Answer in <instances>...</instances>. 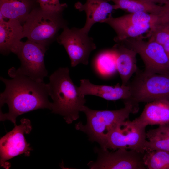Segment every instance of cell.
<instances>
[{"mask_svg":"<svg viewBox=\"0 0 169 169\" xmlns=\"http://www.w3.org/2000/svg\"><path fill=\"white\" fill-rule=\"evenodd\" d=\"M10 76L12 79L0 78L5 85L4 90L0 95V108L6 104L9 108L6 113L0 110V121L9 120L15 125L16 118L23 114L40 109L51 110L52 102L48 99V83L21 75Z\"/></svg>","mask_w":169,"mask_h":169,"instance_id":"cell-1","label":"cell"},{"mask_svg":"<svg viewBox=\"0 0 169 169\" xmlns=\"http://www.w3.org/2000/svg\"><path fill=\"white\" fill-rule=\"evenodd\" d=\"M48 84L52 112L61 115L68 124L79 119L86 99L71 79L69 68H59L50 76Z\"/></svg>","mask_w":169,"mask_h":169,"instance_id":"cell-2","label":"cell"},{"mask_svg":"<svg viewBox=\"0 0 169 169\" xmlns=\"http://www.w3.org/2000/svg\"><path fill=\"white\" fill-rule=\"evenodd\" d=\"M124 107L115 110H97L85 105L81 112L86 116V123L79 122L75 125L77 130L86 134L89 140L98 143L105 149L107 137L111 130L118 123L128 119L130 114L138 112L139 107L124 100Z\"/></svg>","mask_w":169,"mask_h":169,"instance_id":"cell-3","label":"cell"},{"mask_svg":"<svg viewBox=\"0 0 169 169\" xmlns=\"http://www.w3.org/2000/svg\"><path fill=\"white\" fill-rule=\"evenodd\" d=\"M62 12H51L35 8L23 25L24 37L46 48L59 30L67 26Z\"/></svg>","mask_w":169,"mask_h":169,"instance_id":"cell-4","label":"cell"},{"mask_svg":"<svg viewBox=\"0 0 169 169\" xmlns=\"http://www.w3.org/2000/svg\"><path fill=\"white\" fill-rule=\"evenodd\" d=\"M130 84L131 95L126 100L136 106L140 102L169 100V73L148 74L137 70Z\"/></svg>","mask_w":169,"mask_h":169,"instance_id":"cell-5","label":"cell"},{"mask_svg":"<svg viewBox=\"0 0 169 169\" xmlns=\"http://www.w3.org/2000/svg\"><path fill=\"white\" fill-rule=\"evenodd\" d=\"M46 48L29 40L21 42L13 51L19 59L21 65L17 69H9L10 76L19 75L26 76L36 81L44 82L48 75L44 60Z\"/></svg>","mask_w":169,"mask_h":169,"instance_id":"cell-6","label":"cell"},{"mask_svg":"<svg viewBox=\"0 0 169 169\" xmlns=\"http://www.w3.org/2000/svg\"><path fill=\"white\" fill-rule=\"evenodd\" d=\"M146 127L135 120H124L117 124L110 131L107 139L105 149L131 150L144 153L146 141Z\"/></svg>","mask_w":169,"mask_h":169,"instance_id":"cell-7","label":"cell"},{"mask_svg":"<svg viewBox=\"0 0 169 169\" xmlns=\"http://www.w3.org/2000/svg\"><path fill=\"white\" fill-rule=\"evenodd\" d=\"M142 37L129 38L120 41L139 54L145 65L143 72L148 74L169 73V59L163 46Z\"/></svg>","mask_w":169,"mask_h":169,"instance_id":"cell-8","label":"cell"},{"mask_svg":"<svg viewBox=\"0 0 169 169\" xmlns=\"http://www.w3.org/2000/svg\"><path fill=\"white\" fill-rule=\"evenodd\" d=\"M88 34L81 28L66 26L57 38L58 42L66 50L72 67L81 64L88 65L91 53L96 48L93 39Z\"/></svg>","mask_w":169,"mask_h":169,"instance_id":"cell-9","label":"cell"},{"mask_svg":"<svg viewBox=\"0 0 169 169\" xmlns=\"http://www.w3.org/2000/svg\"><path fill=\"white\" fill-rule=\"evenodd\" d=\"M97 154L95 161L87 164L91 169H145L144 153L136 151L119 149L112 151L101 148H96Z\"/></svg>","mask_w":169,"mask_h":169,"instance_id":"cell-10","label":"cell"},{"mask_svg":"<svg viewBox=\"0 0 169 169\" xmlns=\"http://www.w3.org/2000/svg\"><path fill=\"white\" fill-rule=\"evenodd\" d=\"M19 125L2 137L0 140V163L1 166L8 169L10 166L7 161L18 155L24 154L29 156L32 150L24 134H29L32 130L29 120L22 118Z\"/></svg>","mask_w":169,"mask_h":169,"instance_id":"cell-11","label":"cell"},{"mask_svg":"<svg viewBox=\"0 0 169 169\" xmlns=\"http://www.w3.org/2000/svg\"><path fill=\"white\" fill-rule=\"evenodd\" d=\"M78 88L79 91L85 96L94 95L109 101L128 100L131 95L128 84L123 85L117 84L114 86L99 85L84 79L80 80V86Z\"/></svg>","mask_w":169,"mask_h":169,"instance_id":"cell-12","label":"cell"},{"mask_svg":"<svg viewBox=\"0 0 169 169\" xmlns=\"http://www.w3.org/2000/svg\"><path fill=\"white\" fill-rule=\"evenodd\" d=\"M74 7L86 13V23L81 29L87 34L94 24L106 19L115 10L114 4H110L106 0H86L84 4L78 1L75 3Z\"/></svg>","mask_w":169,"mask_h":169,"instance_id":"cell-13","label":"cell"},{"mask_svg":"<svg viewBox=\"0 0 169 169\" xmlns=\"http://www.w3.org/2000/svg\"><path fill=\"white\" fill-rule=\"evenodd\" d=\"M112 48L115 56L117 70L122 81V85H127L132 75L137 71V53L122 42H117Z\"/></svg>","mask_w":169,"mask_h":169,"instance_id":"cell-14","label":"cell"},{"mask_svg":"<svg viewBox=\"0 0 169 169\" xmlns=\"http://www.w3.org/2000/svg\"><path fill=\"white\" fill-rule=\"evenodd\" d=\"M141 125L159 126L169 124V100L163 99L148 103L140 115L135 119Z\"/></svg>","mask_w":169,"mask_h":169,"instance_id":"cell-15","label":"cell"},{"mask_svg":"<svg viewBox=\"0 0 169 169\" xmlns=\"http://www.w3.org/2000/svg\"><path fill=\"white\" fill-rule=\"evenodd\" d=\"M18 21H0V51L3 55L13 52L24 37L23 27Z\"/></svg>","mask_w":169,"mask_h":169,"instance_id":"cell-16","label":"cell"},{"mask_svg":"<svg viewBox=\"0 0 169 169\" xmlns=\"http://www.w3.org/2000/svg\"><path fill=\"white\" fill-rule=\"evenodd\" d=\"M100 23H107L114 30L117 34L114 40L117 42L129 38L142 37V34L148 32L151 26L149 24H133L123 23L113 17L111 14Z\"/></svg>","mask_w":169,"mask_h":169,"instance_id":"cell-17","label":"cell"},{"mask_svg":"<svg viewBox=\"0 0 169 169\" xmlns=\"http://www.w3.org/2000/svg\"><path fill=\"white\" fill-rule=\"evenodd\" d=\"M35 2L36 0H0V13L5 18L23 23L35 8Z\"/></svg>","mask_w":169,"mask_h":169,"instance_id":"cell-18","label":"cell"},{"mask_svg":"<svg viewBox=\"0 0 169 169\" xmlns=\"http://www.w3.org/2000/svg\"><path fill=\"white\" fill-rule=\"evenodd\" d=\"M112 1L115 10L121 9L130 13L144 12L158 15L164 10V5L161 6L155 3L143 0H106Z\"/></svg>","mask_w":169,"mask_h":169,"instance_id":"cell-19","label":"cell"},{"mask_svg":"<svg viewBox=\"0 0 169 169\" xmlns=\"http://www.w3.org/2000/svg\"><path fill=\"white\" fill-rule=\"evenodd\" d=\"M151 25L147 37L148 40L156 41L163 45L169 44V13L165 9Z\"/></svg>","mask_w":169,"mask_h":169,"instance_id":"cell-20","label":"cell"},{"mask_svg":"<svg viewBox=\"0 0 169 169\" xmlns=\"http://www.w3.org/2000/svg\"><path fill=\"white\" fill-rule=\"evenodd\" d=\"M144 164L148 169H169V152L162 151H145Z\"/></svg>","mask_w":169,"mask_h":169,"instance_id":"cell-21","label":"cell"},{"mask_svg":"<svg viewBox=\"0 0 169 169\" xmlns=\"http://www.w3.org/2000/svg\"><path fill=\"white\" fill-rule=\"evenodd\" d=\"M146 140L144 146L145 151H162L169 152V137L154 133L150 130L146 132Z\"/></svg>","mask_w":169,"mask_h":169,"instance_id":"cell-22","label":"cell"},{"mask_svg":"<svg viewBox=\"0 0 169 169\" xmlns=\"http://www.w3.org/2000/svg\"><path fill=\"white\" fill-rule=\"evenodd\" d=\"M96 62L99 70L103 74L110 75L117 70L115 54L112 49L100 53Z\"/></svg>","mask_w":169,"mask_h":169,"instance_id":"cell-23","label":"cell"},{"mask_svg":"<svg viewBox=\"0 0 169 169\" xmlns=\"http://www.w3.org/2000/svg\"><path fill=\"white\" fill-rule=\"evenodd\" d=\"M159 15L144 12H138L116 17V18L120 22L128 24H149L151 25L156 21Z\"/></svg>","mask_w":169,"mask_h":169,"instance_id":"cell-24","label":"cell"},{"mask_svg":"<svg viewBox=\"0 0 169 169\" xmlns=\"http://www.w3.org/2000/svg\"><path fill=\"white\" fill-rule=\"evenodd\" d=\"M42 10L51 12H62L67 7L66 3H61L59 0H36Z\"/></svg>","mask_w":169,"mask_h":169,"instance_id":"cell-25","label":"cell"},{"mask_svg":"<svg viewBox=\"0 0 169 169\" xmlns=\"http://www.w3.org/2000/svg\"><path fill=\"white\" fill-rule=\"evenodd\" d=\"M150 130L154 133L159 134L169 137V125L159 126L157 128Z\"/></svg>","mask_w":169,"mask_h":169,"instance_id":"cell-26","label":"cell"},{"mask_svg":"<svg viewBox=\"0 0 169 169\" xmlns=\"http://www.w3.org/2000/svg\"><path fill=\"white\" fill-rule=\"evenodd\" d=\"M154 3H158L161 4H166L168 3V0H143Z\"/></svg>","mask_w":169,"mask_h":169,"instance_id":"cell-27","label":"cell"},{"mask_svg":"<svg viewBox=\"0 0 169 169\" xmlns=\"http://www.w3.org/2000/svg\"><path fill=\"white\" fill-rule=\"evenodd\" d=\"M169 59V44L163 45Z\"/></svg>","mask_w":169,"mask_h":169,"instance_id":"cell-28","label":"cell"},{"mask_svg":"<svg viewBox=\"0 0 169 169\" xmlns=\"http://www.w3.org/2000/svg\"><path fill=\"white\" fill-rule=\"evenodd\" d=\"M166 11L169 13V3L164 5Z\"/></svg>","mask_w":169,"mask_h":169,"instance_id":"cell-29","label":"cell"},{"mask_svg":"<svg viewBox=\"0 0 169 169\" xmlns=\"http://www.w3.org/2000/svg\"><path fill=\"white\" fill-rule=\"evenodd\" d=\"M169 3V0H168V3Z\"/></svg>","mask_w":169,"mask_h":169,"instance_id":"cell-30","label":"cell"},{"mask_svg":"<svg viewBox=\"0 0 169 169\" xmlns=\"http://www.w3.org/2000/svg\"><path fill=\"white\" fill-rule=\"evenodd\" d=\"M169 125V124H168V125Z\"/></svg>","mask_w":169,"mask_h":169,"instance_id":"cell-31","label":"cell"}]
</instances>
